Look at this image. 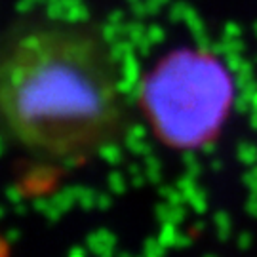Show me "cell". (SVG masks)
<instances>
[{
  "instance_id": "obj_2",
  "label": "cell",
  "mask_w": 257,
  "mask_h": 257,
  "mask_svg": "<svg viewBox=\"0 0 257 257\" xmlns=\"http://www.w3.org/2000/svg\"><path fill=\"white\" fill-rule=\"evenodd\" d=\"M229 99V80L219 65L210 59H187L164 76V126L175 138L198 141L217 128Z\"/></svg>"
},
{
  "instance_id": "obj_1",
  "label": "cell",
  "mask_w": 257,
  "mask_h": 257,
  "mask_svg": "<svg viewBox=\"0 0 257 257\" xmlns=\"http://www.w3.org/2000/svg\"><path fill=\"white\" fill-rule=\"evenodd\" d=\"M126 126L118 59L99 29L27 18L0 33V136L8 143L69 164L112 147Z\"/></svg>"
}]
</instances>
